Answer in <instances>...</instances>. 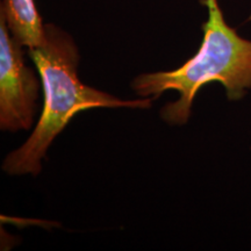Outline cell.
<instances>
[{
  "label": "cell",
  "mask_w": 251,
  "mask_h": 251,
  "mask_svg": "<svg viewBox=\"0 0 251 251\" xmlns=\"http://www.w3.org/2000/svg\"><path fill=\"white\" fill-rule=\"evenodd\" d=\"M29 56L42 79L45 105L29 139L4 159L2 170L8 175H39L50 144L77 113L91 108L151 107V98L122 100L81 83L76 43L55 25H45V41L29 49Z\"/></svg>",
  "instance_id": "1"
},
{
  "label": "cell",
  "mask_w": 251,
  "mask_h": 251,
  "mask_svg": "<svg viewBox=\"0 0 251 251\" xmlns=\"http://www.w3.org/2000/svg\"><path fill=\"white\" fill-rule=\"evenodd\" d=\"M208 18L202 25L203 40L192 58L172 71L143 74L131 87L141 98L158 99L165 91H177L179 99L165 105L163 120L183 126L192 112L194 97L200 87L220 81L228 99L238 100L251 89V40L241 37L226 23L218 0H202Z\"/></svg>",
  "instance_id": "2"
},
{
  "label": "cell",
  "mask_w": 251,
  "mask_h": 251,
  "mask_svg": "<svg viewBox=\"0 0 251 251\" xmlns=\"http://www.w3.org/2000/svg\"><path fill=\"white\" fill-rule=\"evenodd\" d=\"M23 45L11 36L7 21L0 12V128L30 129L36 114L39 78L25 63Z\"/></svg>",
  "instance_id": "3"
},
{
  "label": "cell",
  "mask_w": 251,
  "mask_h": 251,
  "mask_svg": "<svg viewBox=\"0 0 251 251\" xmlns=\"http://www.w3.org/2000/svg\"><path fill=\"white\" fill-rule=\"evenodd\" d=\"M11 34L28 49L42 45L45 25L37 12L34 0H4L0 6Z\"/></svg>",
  "instance_id": "4"
}]
</instances>
